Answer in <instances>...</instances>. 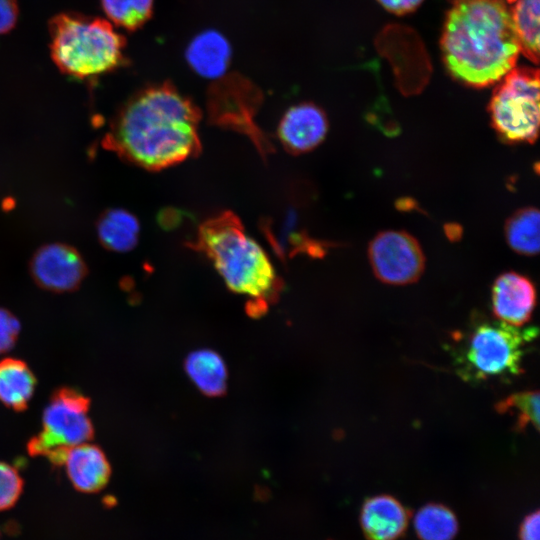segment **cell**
<instances>
[{"label":"cell","mask_w":540,"mask_h":540,"mask_svg":"<svg viewBox=\"0 0 540 540\" xmlns=\"http://www.w3.org/2000/svg\"><path fill=\"white\" fill-rule=\"evenodd\" d=\"M199 112L169 84L132 96L113 122L108 144L146 169H162L187 159L199 147Z\"/></svg>","instance_id":"obj_1"},{"label":"cell","mask_w":540,"mask_h":540,"mask_svg":"<svg viewBox=\"0 0 540 540\" xmlns=\"http://www.w3.org/2000/svg\"><path fill=\"white\" fill-rule=\"evenodd\" d=\"M440 44L450 74L475 88L498 82L521 53L511 10L502 0H454Z\"/></svg>","instance_id":"obj_2"},{"label":"cell","mask_w":540,"mask_h":540,"mask_svg":"<svg viewBox=\"0 0 540 540\" xmlns=\"http://www.w3.org/2000/svg\"><path fill=\"white\" fill-rule=\"evenodd\" d=\"M538 334L476 315L467 329L452 335L451 354L456 373L469 383L508 381L523 373L526 348Z\"/></svg>","instance_id":"obj_3"},{"label":"cell","mask_w":540,"mask_h":540,"mask_svg":"<svg viewBox=\"0 0 540 540\" xmlns=\"http://www.w3.org/2000/svg\"><path fill=\"white\" fill-rule=\"evenodd\" d=\"M50 55L58 69L87 79L112 72L126 63V40L107 19L62 12L48 23Z\"/></svg>","instance_id":"obj_4"},{"label":"cell","mask_w":540,"mask_h":540,"mask_svg":"<svg viewBox=\"0 0 540 540\" xmlns=\"http://www.w3.org/2000/svg\"><path fill=\"white\" fill-rule=\"evenodd\" d=\"M199 244L233 292L257 300L273 292L276 273L268 254L234 216L225 214L206 222Z\"/></svg>","instance_id":"obj_5"},{"label":"cell","mask_w":540,"mask_h":540,"mask_svg":"<svg viewBox=\"0 0 540 540\" xmlns=\"http://www.w3.org/2000/svg\"><path fill=\"white\" fill-rule=\"evenodd\" d=\"M488 111L491 124L506 142L533 143L539 129V71L517 67L499 81Z\"/></svg>","instance_id":"obj_6"},{"label":"cell","mask_w":540,"mask_h":540,"mask_svg":"<svg viewBox=\"0 0 540 540\" xmlns=\"http://www.w3.org/2000/svg\"><path fill=\"white\" fill-rule=\"evenodd\" d=\"M90 400L72 388L55 391L46 405L40 432L30 439L27 450L62 465L69 449L89 442L94 436L88 415Z\"/></svg>","instance_id":"obj_7"},{"label":"cell","mask_w":540,"mask_h":540,"mask_svg":"<svg viewBox=\"0 0 540 540\" xmlns=\"http://www.w3.org/2000/svg\"><path fill=\"white\" fill-rule=\"evenodd\" d=\"M368 258L376 278L389 285L414 283L425 268V256L420 244L404 231L378 233L369 244Z\"/></svg>","instance_id":"obj_8"},{"label":"cell","mask_w":540,"mask_h":540,"mask_svg":"<svg viewBox=\"0 0 540 540\" xmlns=\"http://www.w3.org/2000/svg\"><path fill=\"white\" fill-rule=\"evenodd\" d=\"M30 271L40 287L53 292L76 289L87 272L81 255L62 243H51L40 248L31 260Z\"/></svg>","instance_id":"obj_9"},{"label":"cell","mask_w":540,"mask_h":540,"mask_svg":"<svg viewBox=\"0 0 540 540\" xmlns=\"http://www.w3.org/2000/svg\"><path fill=\"white\" fill-rule=\"evenodd\" d=\"M492 312L503 323L523 327L532 317L536 305L533 282L517 272L499 275L492 286Z\"/></svg>","instance_id":"obj_10"},{"label":"cell","mask_w":540,"mask_h":540,"mask_svg":"<svg viewBox=\"0 0 540 540\" xmlns=\"http://www.w3.org/2000/svg\"><path fill=\"white\" fill-rule=\"evenodd\" d=\"M328 120L316 105L302 103L290 107L278 125V137L282 144L295 153L316 148L325 138Z\"/></svg>","instance_id":"obj_11"},{"label":"cell","mask_w":540,"mask_h":540,"mask_svg":"<svg viewBox=\"0 0 540 540\" xmlns=\"http://www.w3.org/2000/svg\"><path fill=\"white\" fill-rule=\"evenodd\" d=\"M72 485L79 491L93 493L103 489L111 467L105 453L89 442L68 450L63 464Z\"/></svg>","instance_id":"obj_12"},{"label":"cell","mask_w":540,"mask_h":540,"mask_svg":"<svg viewBox=\"0 0 540 540\" xmlns=\"http://www.w3.org/2000/svg\"><path fill=\"white\" fill-rule=\"evenodd\" d=\"M360 521L370 540H395L405 531L408 514L392 496L378 495L365 501Z\"/></svg>","instance_id":"obj_13"},{"label":"cell","mask_w":540,"mask_h":540,"mask_svg":"<svg viewBox=\"0 0 540 540\" xmlns=\"http://www.w3.org/2000/svg\"><path fill=\"white\" fill-rule=\"evenodd\" d=\"M189 66L206 79H219L226 73L231 47L228 40L215 30H206L196 35L186 50Z\"/></svg>","instance_id":"obj_14"},{"label":"cell","mask_w":540,"mask_h":540,"mask_svg":"<svg viewBox=\"0 0 540 540\" xmlns=\"http://www.w3.org/2000/svg\"><path fill=\"white\" fill-rule=\"evenodd\" d=\"M36 379L29 366L16 358L0 360V402L16 411L27 408Z\"/></svg>","instance_id":"obj_15"},{"label":"cell","mask_w":540,"mask_h":540,"mask_svg":"<svg viewBox=\"0 0 540 540\" xmlns=\"http://www.w3.org/2000/svg\"><path fill=\"white\" fill-rule=\"evenodd\" d=\"M185 370L207 396L218 397L227 388V368L221 356L212 350L202 349L190 353L185 361Z\"/></svg>","instance_id":"obj_16"},{"label":"cell","mask_w":540,"mask_h":540,"mask_svg":"<svg viewBox=\"0 0 540 540\" xmlns=\"http://www.w3.org/2000/svg\"><path fill=\"white\" fill-rule=\"evenodd\" d=\"M97 232L101 243L117 252L131 250L137 243L140 226L137 218L124 209L107 210L99 219Z\"/></svg>","instance_id":"obj_17"},{"label":"cell","mask_w":540,"mask_h":540,"mask_svg":"<svg viewBox=\"0 0 540 540\" xmlns=\"http://www.w3.org/2000/svg\"><path fill=\"white\" fill-rule=\"evenodd\" d=\"M540 215L538 209L527 207L517 210L506 221L505 238L509 247L524 256H534L539 252Z\"/></svg>","instance_id":"obj_18"},{"label":"cell","mask_w":540,"mask_h":540,"mask_svg":"<svg viewBox=\"0 0 540 540\" xmlns=\"http://www.w3.org/2000/svg\"><path fill=\"white\" fill-rule=\"evenodd\" d=\"M539 1L517 0L511 10L521 53L534 64L539 63Z\"/></svg>","instance_id":"obj_19"},{"label":"cell","mask_w":540,"mask_h":540,"mask_svg":"<svg viewBox=\"0 0 540 540\" xmlns=\"http://www.w3.org/2000/svg\"><path fill=\"white\" fill-rule=\"evenodd\" d=\"M413 522L422 540H452L458 530L454 513L440 504L423 506L415 514Z\"/></svg>","instance_id":"obj_20"},{"label":"cell","mask_w":540,"mask_h":540,"mask_svg":"<svg viewBox=\"0 0 540 540\" xmlns=\"http://www.w3.org/2000/svg\"><path fill=\"white\" fill-rule=\"evenodd\" d=\"M108 21L127 31H136L148 22L154 0H100Z\"/></svg>","instance_id":"obj_21"},{"label":"cell","mask_w":540,"mask_h":540,"mask_svg":"<svg viewBox=\"0 0 540 540\" xmlns=\"http://www.w3.org/2000/svg\"><path fill=\"white\" fill-rule=\"evenodd\" d=\"M499 414L509 413L516 417L514 430L523 432L529 425L539 431V392L521 391L507 396L495 404Z\"/></svg>","instance_id":"obj_22"},{"label":"cell","mask_w":540,"mask_h":540,"mask_svg":"<svg viewBox=\"0 0 540 540\" xmlns=\"http://www.w3.org/2000/svg\"><path fill=\"white\" fill-rule=\"evenodd\" d=\"M23 480L18 471L8 463L0 461V511L12 507L19 499Z\"/></svg>","instance_id":"obj_23"},{"label":"cell","mask_w":540,"mask_h":540,"mask_svg":"<svg viewBox=\"0 0 540 540\" xmlns=\"http://www.w3.org/2000/svg\"><path fill=\"white\" fill-rule=\"evenodd\" d=\"M19 333V320L10 311L0 308V355L13 348Z\"/></svg>","instance_id":"obj_24"},{"label":"cell","mask_w":540,"mask_h":540,"mask_svg":"<svg viewBox=\"0 0 540 540\" xmlns=\"http://www.w3.org/2000/svg\"><path fill=\"white\" fill-rule=\"evenodd\" d=\"M19 15L17 0H0V35L10 32Z\"/></svg>","instance_id":"obj_25"},{"label":"cell","mask_w":540,"mask_h":540,"mask_svg":"<svg viewBox=\"0 0 540 540\" xmlns=\"http://www.w3.org/2000/svg\"><path fill=\"white\" fill-rule=\"evenodd\" d=\"M387 11L403 15L416 10L423 0H377Z\"/></svg>","instance_id":"obj_26"},{"label":"cell","mask_w":540,"mask_h":540,"mask_svg":"<svg viewBox=\"0 0 540 540\" xmlns=\"http://www.w3.org/2000/svg\"><path fill=\"white\" fill-rule=\"evenodd\" d=\"M539 513L527 516L521 526V540H539Z\"/></svg>","instance_id":"obj_27"}]
</instances>
